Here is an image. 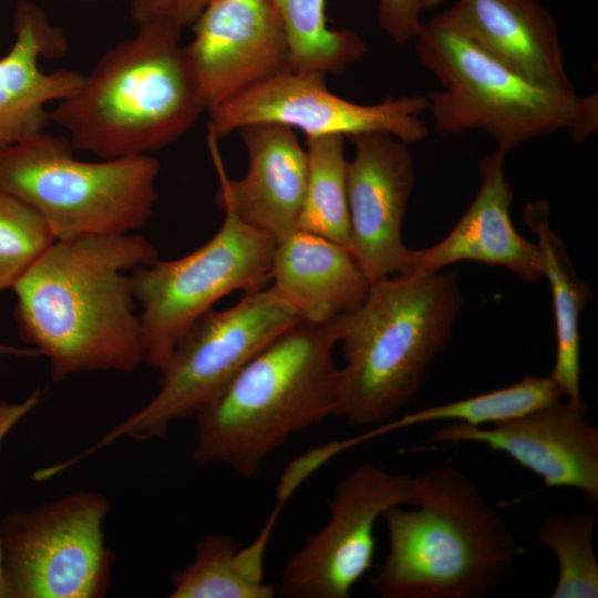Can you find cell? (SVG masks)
<instances>
[{
	"label": "cell",
	"instance_id": "cell-21",
	"mask_svg": "<svg viewBox=\"0 0 598 598\" xmlns=\"http://www.w3.org/2000/svg\"><path fill=\"white\" fill-rule=\"evenodd\" d=\"M550 213L545 199L528 203L523 209L524 221L536 238L543 278L547 279L553 298L556 355L548 377L565 398L582 403L579 320L594 296L588 282L577 277L563 240L553 230Z\"/></svg>",
	"mask_w": 598,
	"mask_h": 598
},
{
	"label": "cell",
	"instance_id": "cell-1",
	"mask_svg": "<svg viewBox=\"0 0 598 598\" xmlns=\"http://www.w3.org/2000/svg\"><path fill=\"white\" fill-rule=\"evenodd\" d=\"M158 258L136 233L55 239L13 287L24 342L53 382L86 372H132L145 343L132 272Z\"/></svg>",
	"mask_w": 598,
	"mask_h": 598
},
{
	"label": "cell",
	"instance_id": "cell-15",
	"mask_svg": "<svg viewBox=\"0 0 598 598\" xmlns=\"http://www.w3.org/2000/svg\"><path fill=\"white\" fill-rule=\"evenodd\" d=\"M585 402L557 399L519 417L489 426L463 423L437 429L441 443H480L507 454L550 488L580 491L598 504V429Z\"/></svg>",
	"mask_w": 598,
	"mask_h": 598
},
{
	"label": "cell",
	"instance_id": "cell-14",
	"mask_svg": "<svg viewBox=\"0 0 598 598\" xmlns=\"http://www.w3.org/2000/svg\"><path fill=\"white\" fill-rule=\"evenodd\" d=\"M349 138L355 147L347 168L351 251L371 282L411 274L413 249L402 238L415 183L409 144L384 133Z\"/></svg>",
	"mask_w": 598,
	"mask_h": 598
},
{
	"label": "cell",
	"instance_id": "cell-16",
	"mask_svg": "<svg viewBox=\"0 0 598 598\" xmlns=\"http://www.w3.org/2000/svg\"><path fill=\"white\" fill-rule=\"evenodd\" d=\"M238 132L249 158L239 179L228 178L219 140L207 134L219 178L216 205L278 241L297 229L307 184L306 148L293 128L280 124H251Z\"/></svg>",
	"mask_w": 598,
	"mask_h": 598
},
{
	"label": "cell",
	"instance_id": "cell-6",
	"mask_svg": "<svg viewBox=\"0 0 598 598\" xmlns=\"http://www.w3.org/2000/svg\"><path fill=\"white\" fill-rule=\"evenodd\" d=\"M421 64L441 89L425 94L441 134L480 130L506 153L567 131L582 143L598 128V95L536 86L433 18L414 39Z\"/></svg>",
	"mask_w": 598,
	"mask_h": 598
},
{
	"label": "cell",
	"instance_id": "cell-28",
	"mask_svg": "<svg viewBox=\"0 0 598 598\" xmlns=\"http://www.w3.org/2000/svg\"><path fill=\"white\" fill-rule=\"evenodd\" d=\"M210 0H132V21L144 24L154 21L169 22L182 30L192 27Z\"/></svg>",
	"mask_w": 598,
	"mask_h": 598
},
{
	"label": "cell",
	"instance_id": "cell-30",
	"mask_svg": "<svg viewBox=\"0 0 598 598\" xmlns=\"http://www.w3.org/2000/svg\"><path fill=\"white\" fill-rule=\"evenodd\" d=\"M42 390L37 389L20 402H0V446L10 431L41 401ZM0 598H4V581L0 549Z\"/></svg>",
	"mask_w": 598,
	"mask_h": 598
},
{
	"label": "cell",
	"instance_id": "cell-9",
	"mask_svg": "<svg viewBox=\"0 0 598 598\" xmlns=\"http://www.w3.org/2000/svg\"><path fill=\"white\" fill-rule=\"evenodd\" d=\"M217 233L186 256L133 270L145 362L159 370L184 333L223 297L266 288L276 240L231 212Z\"/></svg>",
	"mask_w": 598,
	"mask_h": 598
},
{
	"label": "cell",
	"instance_id": "cell-33",
	"mask_svg": "<svg viewBox=\"0 0 598 598\" xmlns=\"http://www.w3.org/2000/svg\"><path fill=\"white\" fill-rule=\"evenodd\" d=\"M70 1L92 2V1H96V0H70Z\"/></svg>",
	"mask_w": 598,
	"mask_h": 598
},
{
	"label": "cell",
	"instance_id": "cell-2",
	"mask_svg": "<svg viewBox=\"0 0 598 598\" xmlns=\"http://www.w3.org/2000/svg\"><path fill=\"white\" fill-rule=\"evenodd\" d=\"M344 316L320 323L300 320L252 357L194 415L193 460L223 463L251 477L290 435L338 416L339 368L332 353Z\"/></svg>",
	"mask_w": 598,
	"mask_h": 598
},
{
	"label": "cell",
	"instance_id": "cell-20",
	"mask_svg": "<svg viewBox=\"0 0 598 598\" xmlns=\"http://www.w3.org/2000/svg\"><path fill=\"white\" fill-rule=\"evenodd\" d=\"M270 280L302 320L317 323L355 310L372 285L349 248L301 229L276 241Z\"/></svg>",
	"mask_w": 598,
	"mask_h": 598
},
{
	"label": "cell",
	"instance_id": "cell-13",
	"mask_svg": "<svg viewBox=\"0 0 598 598\" xmlns=\"http://www.w3.org/2000/svg\"><path fill=\"white\" fill-rule=\"evenodd\" d=\"M192 28L184 50L207 112L290 71L285 27L271 0H210Z\"/></svg>",
	"mask_w": 598,
	"mask_h": 598
},
{
	"label": "cell",
	"instance_id": "cell-19",
	"mask_svg": "<svg viewBox=\"0 0 598 598\" xmlns=\"http://www.w3.org/2000/svg\"><path fill=\"white\" fill-rule=\"evenodd\" d=\"M435 18L529 83L575 90L557 25L536 0H456Z\"/></svg>",
	"mask_w": 598,
	"mask_h": 598
},
{
	"label": "cell",
	"instance_id": "cell-7",
	"mask_svg": "<svg viewBox=\"0 0 598 598\" xmlns=\"http://www.w3.org/2000/svg\"><path fill=\"white\" fill-rule=\"evenodd\" d=\"M44 132L0 151V187L35 209L55 239L135 233L157 202L152 155L86 162Z\"/></svg>",
	"mask_w": 598,
	"mask_h": 598
},
{
	"label": "cell",
	"instance_id": "cell-8",
	"mask_svg": "<svg viewBox=\"0 0 598 598\" xmlns=\"http://www.w3.org/2000/svg\"><path fill=\"white\" fill-rule=\"evenodd\" d=\"M300 320L299 312L272 286L245 293L228 309L208 310L158 370L153 398L58 468L65 471L123 437L164 436L173 422L194 416L266 344Z\"/></svg>",
	"mask_w": 598,
	"mask_h": 598
},
{
	"label": "cell",
	"instance_id": "cell-17",
	"mask_svg": "<svg viewBox=\"0 0 598 598\" xmlns=\"http://www.w3.org/2000/svg\"><path fill=\"white\" fill-rule=\"evenodd\" d=\"M506 154L497 148L483 158L480 186L472 203L439 243L413 249L412 272L439 271L460 261H475L506 268L524 282L543 278L535 241L524 238L509 216L513 190L504 171Z\"/></svg>",
	"mask_w": 598,
	"mask_h": 598
},
{
	"label": "cell",
	"instance_id": "cell-23",
	"mask_svg": "<svg viewBox=\"0 0 598 598\" xmlns=\"http://www.w3.org/2000/svg\"><path fill=\"white\" fill-rule=\"evenodd\" d=\"M271 1L285 27L290 71L341 75L365 54L367 44L357 32L328 27L326 0Z\"/></svg>",
	"mask_w": 598,
	"mask_h": 598
},
{
	"label": "cell",
	"instance_id": "cell-10",
	"mask_svg": "<svg viewBox=\"0 0 598 598\" xmlns=\"http://www.w3.org/2000/svg\"><path fill=\"white\" fill-rule=\"evenodd\" d=\"M109 501L79 491L0 520L4 598H102L114 557L103 522Z\"/></svg>",
	"mask_w": 598,
	"mask_h": 598
},
{
	"label": "cell",
	"instance_id": "cell-31",
	"mask_svg": "<svg viewBox=\"0 0 598 598\" xmlns=\"http://www.w3.org/2000/svg\"><path fill=\"white\" fill-rule=\"evenodd\" d=\"M0 355L33 358L40 355V353L32 347H17L0 342Z\"/></svg>",
	"mask_w": 598,
	"mask_h": 598
},
{
	"label": "cell",
	"instance_id": "cell-24",
	"mask_svg": "<svg viewBox=\"0 0 598 598\" xmlns=\"http://www.w3.org/2000/svg\"><path fill=\"white\" fill-rule=\"evenodd\" d=\"M307 184L297 229L350 248L344 136H307Z\"/></svg>",
	"mask_w": 598,
	"mask_h": 598
},
{
	"label": "cell",
	"instance_id": "cell-29",
	"mask_svg": "<svg viewBox=\"0 0 598 598\" xmlns=\"http://www.w3.org/2000/svg\"><path fill=\"white\" fill-rule=\"evenodd\" d=\"M421 0H379L378 24L396 44L414 40L422 30Z\"/></svg>",
	"mask_w": 598,
	"mask_h": 598
},
{
	"label": "cell",
	"instance_id": "cell-26",
	"mask_svg": "<svg viewBox=\"0 0 598 598\" xmlns=\"http://www.w3.org/2000/svg\"><path fill=\"white\" fill-rule=\"evenodd\" d=\"M597 516L592 512H553L537 527L534 538L549 548L557 561L551 598H597L598 560L594 548Z\"/></svg>",
	"mask_w": 598,
	"mask_h": 598
},
{
	"label": "cell",
	"instance_id": "cell-32",
	"mask_svg": "<svg viewBox=\"0 0 598 598\" xmlns=\"http://www.w3.org/2000/svg\"><path fill=\"white\" fill-rule=\"evenodd\" d=\"M443 0H421L423 9H432L437 7Z\"/></svg>",
	"mask_w": 598,
	"mask_h": 598
},
{
	"label": "cell",
	"instance_id": "cell-22",
	"mask_svg": "<svg viewBox=\"0 0 598 598\" xmlns=\"http://www.w3.org/2000/svg\"><path fill=\"white\" fill-rule=\"evenodd\" d=\"M276 512L247 547L226 534L196 543L195 557L172 576V598H272L277 587L264 580V559Z\"/></svg>",
	"mask_w": 598,
	"mask_h": 598
},
{
	"label": "cell",
	"instance_id": "cell-12",
	"mask_svg": "<svg viewBox=\"0 0 598 598\" xmlns=\"http://www.w3.org/2000/svg\"><path fill=\"white\" fill-rule=\"evenodd\" d=\"M426 110L425 94L364 105L331 92L322 74L287 71L208 111V133L220 140L246 125L272 123L306 136L384 133L411 144L429 135L421 118Z\"/></svg>",
	"mask_w": 598,
	"mask_h": 598
},
{
	"label": "cell",
	"instance_id": "cell-5",
	"mask_svg": "<svg viewBox=\"0 0 598 598\" xmlns=\"http://www.w3.org/2000/svg\"><path fill=\"white\" fill-rule=\"evenodd\" d=\"M462 303L454 272H412L372 282L364 301L343 317L338 416L367 425L396 414L447 347Z\"/></svg>",
	"mask_w": 598,
	"mask_h": 598
},
{
	"label": "cell",
	"instance_id": "cell-27",
	"mask_svg": "<svg viewBox=\"0 0 598 598\" xmlns=\"http://www.w3.org/2000/svg\"><path fill=\"white\" fill-rule=\"evenodd\" d=\"M54 241L42 216L0 187V291L13 289Z\"/></svg>",
	"mask_w": 598,
	"mask_h": 598
},
{
	"label": "cell",
	"instance_id": "cell-25",
	"mask_svg": "<svg viewBox=\"0 0 598 598\" xmlns=\"http://www.w3.org/2000/svg\"><path fill=\"white\" fill-rule=\"evenodd\" d=\"M564 396L561 389L549 377L527 375L505 388L409 413L381 426L375 433L437 421H456L471 426L494 425Z\"/></svg>",
	"mask_w": 598,
	"mask_h": 598
},
{
	"label": "cell",
	"instance_id": "cell-18",
	"mask_svg": "<svg viewBox=\"0 0 598 598\" xmlns=\"http://www.w3.org/2000/svg\"><path fill=\"white\" fill-rule=\"evenodd\" d=\"M12 30L14 42L0 58V151L43 132L48 104L70 95L83 79L72 70H41L40 60L62 58L68 41L39 6L20 1Z\"/></svg>",
	"mask_w": 598,
	"mask_h": 598
},
{
	"label": "cell",
	"instance_id": "cell-3",
	"mask_svg": "<svg viewBox=\"0 0 598 598\" xmlns=\"http://www.w3.org/2000/svg\"><path fill=\"white\" fill-rule=\"evenodd\" d=\"M415 508L383 514L388 553L370 577L382 598H483L522 553L497 508L453 466L413 476Z\"/></svg>",
	"mask_w": 598,
	"mask_h": 598
},
{
	"label": "cell",
	"instance_id": "cell-4",
	"mask_svg": "<svg viewBox=\"0 0 598 598\" xmlns=\"http://www.w3.org/2000/svg\"><path fill=\"white\" fill-rule=\"evenodd\" d=\"M116 44L50 111L74 151L102 159L151 155L188 132L204 110L183 30L154 21Z\"/></svg>",
	"mask_w": 598,
	"mask_h": 598
},
{
	"label": "cell",
	"instance_id": "cell-11",
	"mask_svg": "<svg viewBox=\"0 0 598 598\" xmlns=\"http://www.w3.org/2000/svg\"><path fill=\"white\" fill-rule=\"evenodd\" d=\"M413 477L370 462L342 478L330 518L285 563L277 592L288 598H348L373 567L374 527L396 506H413Z\"/></svg>",
	"mask_w": 598,
	"mask_h": 598
}]
</instances>
